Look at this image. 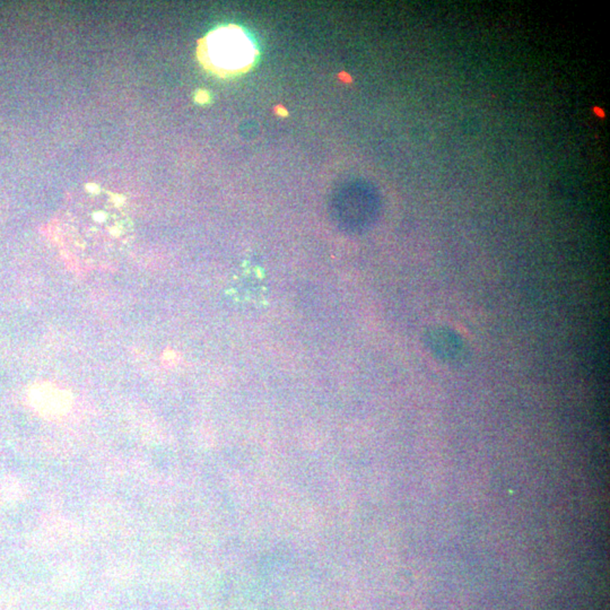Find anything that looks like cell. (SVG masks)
Masks as SVG:
<instances>
[{
  "label": "cell",
  "mask_w": 610,
  "mask_h": 610,
  "mask_svg": "<svg viewBox=\"0 0 610 610\" xmlns=\"http://www.w3.org/2000/svg\"><path fill=\"white\" fill-rule=\"evenodd\" d=\"M67 256L86 268L112 265L132 241V220L118 195L89 190L68 199L55 222Z\"/></svg>",
  "instance_id": "obj_1"
},
{
  "label": "cell",
  "mask_w": 610,
  "mask_h": 610,
  "mask_svg": "<svg viewBox=\"0 0 610 610\" xmlns=\"http://www.w3.org/2000/svg\"><path fill=\"white\" fill-rule=\"evenodd\" d=\"M197 57L204 69L217 76H238L254 66L256 50L241 28L229 25L199 41Z\"/></svg>",
  "instance_id": "obj_2"
},
{
  "label": "cell",
  "mask_w": 610,
  "mask_h": 610,
  "mask_svg": "<svg viewBox=\"0 0 610 610\" xmlns=\"http://www.w3.org/2000/svg\"><path fill=\"white\" fill-rule=\"evenodd\" d=\"M426 344L433 355L448 364H462L469 351L460 336L448 328H433L427 333Z\"/></svg>",
  "instance_id": "obj_3"
},
{
  "label": "cell",
  "mask_w": 610,
  "mask_h": 610,
  "mask_svg": "<svg viewBox=\"0 0 610 610\" xmlns=\"http://www.w3.org/2000/svg\"><path fill=\"white\" fill-rule=\"evenodd\" d=\"M207 100V93L206 92H199L198 95H197V101L200 102V103H204Z\"/></svg>",
  "instance_id": "obj_4"
}]
</instances>
